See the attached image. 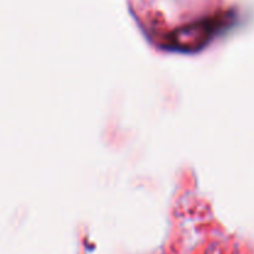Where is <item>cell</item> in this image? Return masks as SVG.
Returning a JSON list of instances; mask_svg holds the SVG:
<instances>
[]
</instances>
